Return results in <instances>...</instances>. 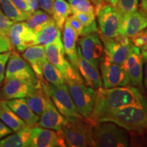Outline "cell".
<instances>
[{"mask_svg": "<svg viewBox=\"0 0 147 147\" xmlns=\"http://www.w3.org/2000/svg\"><path fill=\"white\" fill-rule=\"evenodd\" d=\"M147 101L143 92L131 85L97 89L94 108L89 119L93 123L100 117L120 108L138 105Z\"/></svg>", "mask_w": 147, "mask_h": 147, "instance_id": "obj_1", "label": "cell"}, {"mask_svg": "<svg viewBox=\"0 0 147 147\" xmlns=\"http://www.w3.org/2000/svg\"><path fill=\"white\" fill-rule=\"evenodd\" d=\"M100 121H110L134 133L146 131L147 101L143 104L125 106L106 114L97 122Z\"/></svg>", "mask_w": 147, "mask_h": 147, "instance_id": "obj_2", "label": "cell"}, {"mask_svg": "<svg viewBox=\"0 0 147 147\" xmlns=\"http://www.w3.org/2000/svg\"><path fill=\"white\" fill-rule=\"evenodd\" d=\"M92 136L95 146L126 147L129 146L127 130L110 121H100L93 125Z\"/></svg>", "mask_w": 147, "mask_h": 147, "instance_id": "obj_3", "label": "cell"}, {"mask_svg": "<svg viewBox=\"0 0 147 147\" xmlns=\"http://www.w3.org/2000/svg\"><path fill=\"white\" fill-rule=\"evenodd\" d=\"M93 123L89 119H66L61 130L66 146L69 147L95 146L92 136Z\"/></svg>", "mask_w": 147, "mask_h": 147, "instance_id": "obj_4", "label": "cell"}, {"mask_svg": "<svg viewBox=\"0 0 147 147\" xmlns=\"http://www.w3.org/2000/svg\"><path fill=\"white\" fill-rule=\"evenodd\" d=\"M40 86L66 119L84 118L71 99L67 84L55 86L43 79L40 80Z\"/></svg>", "mask_w": 147, "mask_h": 147, "instance_id": "obj_5", "label": "cell"}, {"mask_svg": "<svg viewBox=\"0 0 147 147\" xmlns=\"http://www.w3.org/2000/svg\"><path fill=\"white\" fill-rule=\"evenodd\" d=\"M47 60L61 71L66 83L70 81H83L78 69L65 59L61 38L45 46Z\"/></svg>", "mask_w": 147, "mask_h": 147, "instance_id": "obj_6", "label": "cell"}, {"mask_svg": "<svg viewBox=\"0 0 147 147\" xmlns=\"http://www.w3.org/2000/svg\"><path fill=\"white\" fill-rule=\"evenodd\" d=\"M95 7L100 35L108 38L119 36L122 18L115 7L106 2L97 3Z\"/></svg>", "mask_w": 147, "mask_h": 147, "instance_id": "obj_7", "label": "cell"}, {"mask_svg": "<svg viewBox=\"0 0 147 147\" xmlns=\"http://www.w3.org/2000/svg\"><path fill=\"white\" fill-rule=\"evenodd\" d=\"M66 84L78 112L84 118L89 119L94 108L96 91L84 81H70Z\"/></svg>", "mask_w": 147, "mask_h": 147, "instance_id": "obj_8", "label": "cell"}, {"mask_svg": "<svg viewBox=\"0 0 147 147\" xmlns=\"http://www.w3.org/2000/svg\"><path fill=\"white\" fill-rule=\"evenodd\" d=\"M5 79L17 78L34 87H40V80L37 78L29 64L15 51L11 52L5 74Z\"/></svg>", "mask_w": 147, "mask_h": 147, "instance_id": "obj_9", "label": "cell"}, {"mask_svg": "<svg viewBox=\"0 0 147 147\" xmlns=\"http://www.w3.org/2000/svg\"><path fill=\"white\" fill-rule=\"evenodd\" d=\"M99 66L104 88L125 87L130 84L129 78L124 66L113 62L105 54Z\"/></svg>", "mask_w": 147, "mask_h": 147, "instance_id": "obj_10", "label": "cell"}, {"mask_svg": "<svg viewBox=\"0 0 147 147\" xmlns=\"http://www.w3.org/2000/svg\"><path fill=\"white\" fill-rule=\"evenodd\" d=\"M100 37L106 56L115 63L123 65L133 45L131 38L122 35L114 38H108L102 35Z\"/></svg>", "mask_w": 147, "mask_h": 147, "instance_id": "obj_11", "label": "cell"}, {"mask_svg": "<svg viewBox=\"0 0 147 147\" xmlns=\"http://www.w3.org/2000/svg\"><path fill=\"white\" fill-rule=\"evenodd\" d=\"M143 64H144V59L140 49L132 45L127 57L123 65L124 66L127 73L130 84L144 93Z\"/></svg>", "mask_w": 147, "mask_h": 147, "instance_id": "obj_12", "label": "cell"}, {"mask_svg": "<svg viewBox=\"0 0 147 147\" xmlns=\"http://www.w3.org/2000/svg\"><path fill=\"white\" fill-rule=\"evenodd\" d=\"M78 48L82 57L99 67L105 54L104 46L99 34L91 33L81 36L78 40Z\"/></svg>", "mask_w": 147, "mask_h": 147, "instance_id": "obj_13", "label": "cell"}, {"mask_svg": "<svg viewBox=\"0 0 147 147\" xmlns=\"http://www.w3.org/2000/svg\"><path fill=\"white\" fill-rule=\"evenodd\" d=\"M29 147H63L66 146L62 130L55 131L35 126L31 129Z\"/></svg>", "mask_w": 147, "mask_h": 147, "instance_id": "obj_14", "label": "cell"}, {"mask_svg": "<svg viewBox=\"0 0 147 147\" xmlns=\"http://www.w3.org/2000/svg\"><path fill=\"white\" fill-rule=\"evenodd\" d=\"M11 45L18 52H23L25 49L35 45L36 34L27 26L25 22L14 23L9 32Z\"/></svg>", "mask_w": 147, "mask_h": 147, "instance_id": "obj_15", "label": "cell"}, {"mask_svg": "<svg viewBox=\"0 0 147 147\" xmlns=\"http://www.w3.org/2000/svg\"><path fill=\"white\" fill-rule=\"evenodd\" d=\"M146 27L147 14L142 9H138L131 13L123 16L120 35L131 38Z\"/></svg>", "mask_w": 147, "mask_h": 147, "instance_id": "obj_16", "label": "cell"}, {"mask_svg": "<svg viewBox=\"0 0 147 147\" xmlns=\"http://www.w3.org/2000/svg\"><path fill=\"white\" fill-rule=\"evenodd\" d=\"M66 119L64 116L59 111L51 99L49 98L43 113L40 116L38 125L55 131H60Z\"/></svg>", "mask_w": 147, "mask_h": 147, "instance_id": "obj_17", "label": "cell"}, {"mask_svg": "<svg viewBox=\"0 0 147 147\" xmlns=\"http://www.w3.org/2000/svg\"><path fill=\"white\" fill-rule=\"evenodd\" d=\"M22 57L28 62L39 80H43L42 67L47 61L45 46L33 45L23 51Z\"/></svg>", "mask_w": 147, "mask_h": 147, "instance_id": "obj_18", "label": "cell"}, {"mask_svg": "<svg viewBox=\"0 0 147 147\" xmlns=\"http://www.w3.org/2000/svg\"><path fill=\"white\" fill-rule=\"evenodd\" d=\"M78 70L81 76L85 80L86 84L93 87L94 89H98L103 86L102 76L98 69V67L89 61L82 57L78 48Z\"/></svg>", "mask_w": 147, "mask_h": 147, "instance_id": "obj_19", "label": "cell"}, {"mask_svg": "<svg viewBox=\"0 0 147 147\" xmlns=\"http://www.w3.org/2000/svg\"><path fill=\"white\" fill-rule=\"evenodd\" d=\"M34 88L23 80L17 78L5 79L4 85L1 89V97L5 100H12L26 97Z\"/></svg>", "mask_w": 147, "mask_h": 147, "instance_id": "obj_20", "label": "cell"}, {"mask_svg": "<svg viewBox=\"0 0 147 147\" xmlns=\"http://www.w3.org/2000/svg\"><path fill=\"white\" fill-rule=\"evenodd\" d=\"M5 103L19 118H21L27 126L34 127L38 125L40 117L29 108L25 98H16L5 101Z\"/></svg>", "mask_w": 147, "mask_h": 147, "instance_id": "obj_21", "label": "cell"}, {"mask_svg": "<svg viewBox=\"0 0 147 147\" xmlns=\"http://www.w3.org/2000/svg\"><path fill=\"white\" fill-rule=\"evenodd\" d=\"M78 36L71 28L67 22L65 21L63 28V45L65 54L68 59L69 63L78 69V50L76 43Z\"/></svg>", "mask_w": 147, "mask_h": 147, "instance_id": "obj_22", "label": "cell"}, {"mask_svg": "<svg viewBox=\"0 0 147 147\" xmlns=\"http://www.w3.org/2000/svg\"><path fill=\"white\" fill-rule=\"evenodd\" d=\"M0 120L15 132L27 126V124L8 107L5 101H0Z\"/></svg>", "mask_w": 147, "mask_h": 147, "instance_id": "obj_23", "label": "cell"}, {"mask_svg": "<svg viewBox=\"0 0 147 147\" xmlns=\"http://www.w3.org/2000/svg\"><path fill=\"white\" fill-rule=\"evenodd\" d=\"M24 98L27 105L34 111V113L40 117L50 97L46 94L40 86V87L34 88L32 93Z\"/></svg>", "mask_w": 147, "mask_h": 147, "instance_id": "obj_24", "label": "cell"}, {"mask_svg": "<svg viewBox=\"0 0 147 147\" xmlns=\"http://www.w3.org/2000/svg\"><path fill=\"white\" fill-rule=\"evenodd\" d=\"M32 127L27 126L15 134H11L0 141V147L28 146Z\"/></svg>", "mask_w": 147, "mask_h": 147, "instance_id": "obj_25", "label": "cell"}, {"mask_svg": "<svg viewBox=\"0 0 147 147\" xmlns=\"http://www.w3.org/2000/svg\"><path fill=\"white\" fill-rule=\"evenodd\" d=\"M59 38H61V30L54 20H53L36 34V40L34 45H42L45 47Z\"/></svg>", "mask_w": 147, "mask_h": 147, "instance_id": "obj_26", "label": "cell"}, {"mask_svg": "<svg viewBox=\"0 0 147 147\" xmlns=\"http://www.w3.org/2000/svg\"><path fill=\"white\" fill-rule=\"evenodd\" d=\"M71 14V10L68 1L65 0H55L52 17L60 30L63 29L66 20Z\"/></svg>", "mask_w": 147, "mask_h": 147, "instance_id": "obj_27", "label": "cell"}, {"mask_svg": "<svg viewBox=\"0 0 147 147\" xmlns=\"http://www.w3.org/2000/svg\"><path fill=\"white\" fill-rule=\"evenodd\" d=\"M53 20V18L51 17L50 14L47 13L45 11L36 10L33 12L30 17L26 20L25 23L31 30L37 34Z\"/></svg>", "mask_w": 147, "mask_h": 147, "instance_id": "obj_28", "label": "cell"}, {"mask_svg": "<svg viewBox=\"0 0 147 147\" xmlns=\"http://www.w3.org/2000/svg\"><path fill=\"white\" fill-rule=\"evenodd\" d=\"M0 5L5 15L14 22L26 21L32 14L18 9L11 0H0Z\"/></svg>", "mask_w": 147, "mask_h": 147, "instance_id": "obj_29", "label": "cell"}, {"mask_svg": "<svg viewBox=\"0 0 147 147\" xmlns=\"http://www.w3.org/2000/svg\"><path fill=\"white\" fill-rule=\"evenodd\" d=\"M42 75L45 80L55 86H60L66 84L61 71L48 60L42 67Z\"/></svg>", "mask_w": 147, "mask_h": 147, "instance_id": "obj_30", "label": "cell"}, {"mask_svg": "<svg viewBox=\"0 0 147 147\" xmlns=\"http://www.w3.org/2000/svg\"><path fill=\"white\" fill-rule=\"evenodd\" d=\"M70 5L71 14H95V7L91 0H67Z\"/></svg>", "mask_w": 147, "mask_h": 147, "instance_id": "obj_31", "label": "cell"}, {"mask_svg": "<svg viewBox=\"0 0 147 147\" xmlns=\"http://www.w3.org/2000/svg\"><path fill=\"white\" fill-rule=\"evenodd\" d=\"M115 7L122 18L138 9V0H118Z\"/></svg>", "mask_w": 147, "mask_h": 147, "instance_id": "obj_32", "label": "cell"}, {"mask_svg": "<svg viewBox=\"0 0 147 147\" xmlns=\"http://www.w3.org/2000/svg\"><path fill=\"white\" fill-rule=\"evenodd\" d=\"M14 21H12L3 12L0 8V34L9 38V32Z\"/></svg>", "mask_w": 147, "mask_h": 147, "instance_id": "obj_33", "label": "cell"}, {"mask_svg": "<svg viewBox=\"0 0 147 147\" xmlns=\"http://www.w3.org/2000/svg\"><path fill=\"white\" fill-rule=\"evenodd\" d=\"M131 39L133 45L138 47L139 49L144 47L147 42V34L146 30L143 29L141 32H138L137 34L132 37Z\"/></svg>", "mask_w": 147, "mask_h": 147, "instance_id": "obj_34", "label": "cell"}, {"mask_svg": "<svg viewBox=\"0 0 147 147\" xmlns=\"http://www.w3.org/2000/svg\"><path fill=\"white\" fill-rule=\"evenodd\" d=\"M11 52L12 51H9L0 54V84H1V82H3V80L5 78V65L8 63Z\"/></svg>", "mask_w": 147, "mask_h": 147, "instance_id": "obj_35", "label": "cell"}, {"mask_svg": "<svg viewBox=\"0 0 147 147\" xmlns=\"http://www.w3.org/2000/svg\"><path fill=\"white\" fill-rule=\"evenodd\" d=\"M66 22H67L70 27L72 28L78 37L81 36L82 31V25L80 21L77 18V17L74 14H72L71 16H69L68 18L66 20Z\"/></svg>", "mask_w": 147, "mask_h": 147, "instance_id": "obj_36", "label": "cell"}, {"mask_svg": "<svg viewBox=\"0 0 147 147\" xmlns=\"http://www.w3.org/2000/svg\"><path fill=\"white\" fill-rule=\"evenodd\" d=\"M12 49V45L8 37L0 34V54Z\"/></svg>", "mask_w": 147, "mask_h": 147, "instance_id": "obj_37", "label": "cell"}, {"mask_svg": "<svg viewBox=\"0 0 147 147\" xmlns=\"http://www.w3.org/2000/svg\"><path fill=\"white\" fill-rule=\"evenodd\" d=\"M55 0H38L40 8L45 12L52 15Z\"/></svg>", "mask_w": 147, "mask_h": 147, "instance_id": "obj_38", "label": "cell"}, {"mask_svg": "<svg viewBox=\"0 0 147 147\" xmlns=\"http://www.w3.org/2000/svg\"><path fill=\"white\" fill-rule=\"evenodd\" d=\"M14 3V5L20 10L23 12H28V13L32 14L33 12L31 10L30 7L27 3L26 0H11Z\"/></svg>", "mask_w": 147, "mask_h": 147, "instance_id": "obj_39", "label": "cell"}, {"mask_svg": "<svg viewBox=\"0 0 147 147\" xmlns=\"http://www.w3.org/2000/svg\"><path fill=\"white\" fill-rule=\"evenodd\" d=\"M12 131H13L10 128L5 125L2 121L0 120V139L10 135V134H12Z\"/></svg>", "mask_w": 147, "mask_h": 147, "instance_id": "obj_40", "label": "cell"}, {"mask_svg": "<svg viewBox=\"0 0 147 147\" xmlns=\"http://www.w3.org/2000/svg\"><path fill=\"white\" fill-rule=\"evenodd\" d=\"M27 3L30 7L33 12L38 10V0H26Z\"/></svg>", "mask_w": 147, "mask_h": 147, "instance_id": "obj_41", "label": "cell"}, {"mask_svg": "<svg viewBox=\"0 0 147 147\" xmlns=\"http://www.w3.org/2000/svg\"><path fill=\"white\" fill-rule=\"evenodd\" d=\"M91 1L93 3L94 5L99 2H106V3H110V4L114 5V6H115L116 4H117V1H118V0H91Z\"/></svg>", "mask_w": 147, "mask_h": 147, "instance_id": "obj_42", "label": "cell"}, {"mask_svg": "<svg viewBox=\"0 0 147 147\" xmlns=\"http://www.w3.org/2000/svg\"><path fill=\"white\" fill-rule=\"evenodd\" d=\"M144 87L145 89H146V91H147V59H146L144 60Z\"/></svg>", "mask_w": 147, "mask_h": 147, "instance_id": "obj_43", "label": "cell"}, {"mask_svg": "<svg viewBox=\"0 0 147 147\" xmlns=\"http://www.w3.org/2000/svg\"><path fill=\"white\" fill-rule=\"evenodd\" d=\"M145 30H146V32L147 34V29H145ZM140 49L141 53H142V57H143V59H144V60L146 59H147V42H146V45L144 46V47L140 48Z\"/></svg>", "mask_w": 147, "mask_h": 147, "instance_id": "obj_44", "label": "cell"}, {"mask_svg": "<svg viewBox=\"0 0 147 147\" xmlns=\"http://www.w3.org/2000/svg\"><path fill=\"white\" fill-rule=\"evenodd\" d=\"M147 4V0H142L141 1V7L144 6V5Z\"/></svg>", "mask_w": 147, "mask_h": 147, "instance_id": "obj_45", "label": "cell"}, {"mask_svg": "<svg viewBox=\"0 0 147 147\" xmlns=\"http://www.w3.org/2000/svg\"><path fill=\"white\" fill-rule=\"evenodd\" d=\"M141 9H142V10H144V12H146V13L147 14V4H146V5H144V6L141 7Z\"/></svg>", "mask_w": 147, "mask_h": 147, "instance_id": "obj_46", "label": "cell"}]
</instances>
